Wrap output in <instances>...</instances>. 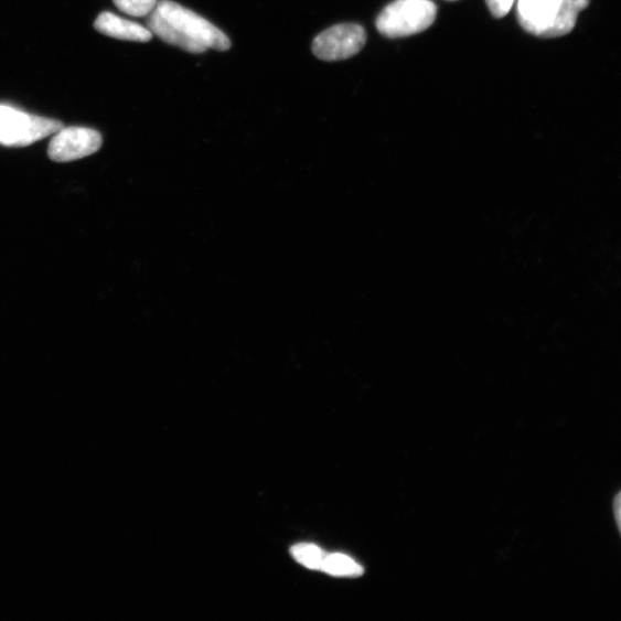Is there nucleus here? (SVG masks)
I'll use <instances>...</instances> for the list:
<instances>
[{
  "label": "nucleus",
  "instance_id": "1",
  "mask_svg": "<svg viewBox=\"0 0 621 621\" xmlns=\"http://www.w3.org/2000/svg\"><path fill=\"white\" fill-rule=\"evenodd\" d=\"M148 29L168 44L200 55L210 49L227 51L231 40L213 23L172 0H161L148 17Z\"/></svg>",
  "mask_w": 621,
  "mask_h": 621
},
{
  "label": "nucleus",
  "instance_id": "2",
  "mask_svg": "<svg viewBox=\"0 0 621 621\" xmlns=\"http://www.w3.org/2000/svg\"><path fill=\"white\" fill-rule=\"evenodd\" d=\"M437 13L430 0H395L376 19V29L388 39L408 38L428 30Z\"/></svg>",
  "mask_w": 621,
  "mask_h": 621
},
{
  "label": "nucleus",
  "instance_id": "3",
  "mask_svg": "<svg viewBox=\"0 0 621 621\" xmlns=\"http://www.w3.org/2000/svg\"><path fill=\"white\" fill-rule=\"evenodd\" d=\"M64 125L58 120L33 116L0 105V144L11 148L32 146L60 131Z\"/></svg>",
  "mask_w": 621,
  "mask_h": 621
},
{
  "label": "nucleus",
  "instance_id": "4",
  "mask_svg": "<svg viewBox=\"0 0 621 621\" xmlns=\"http://www.w3.org/2000/svg\"><path fill=\"white\" fill-rule=\"evenodd\" d=\"M366 43L361 24L342 23L319 34L312 44L313 55L323 62H340L354 57Z\"/></svg>",
  "mask_w": 621,
  "mask_h": 621
},
{
  "label": "nucleus",
  "instance_id": "5",
  "mask_svg": "<svg viewBox=\"0 0 621 621\" xmlns=\"http://www.w3.org/2000/svg\"><path fill=\"white\" fill-rule=\"evenodd\" d=\"M101 144V135L95 129L63 127L51 140L47 154L56 163H69L96 153Z\"/></svg>",
  "mask_w": 621,
  "mask_h": 621
},
{
  "label": "nucleus",
  "instance_id": "6",
  "mask_svg": "<svg viewBox=\"0 0 621 621\" xmlns=\"http://www.w3.org/2000/svg\"><path fill=\"white\" fill-rule=\"evenodd\" d=\"M560 3L561 0H520V23L526 32L543 38Z\"/></svg>",
  "mask_w": 621,
  "mask_h": 621
},
{
  "label": "nucleus",
  "instance_id": "7",
  "mask_svg": "<svg viewBox=\"0 0 621 621\" xmlns=\"http://www.w3.org/2000/svg\"><path fill=\"white\" fill-rule=\"evenodd\" d=\"M95 30L103 35L131 42L147 43L153 36L147 26L111 12H103L98 15L95 21Z\"/></svg>",
  "mask_w": 621,
  "mask_h": 621
},
{
  "label": "nucleus",
  "instance_id": "8",
  "mask_svg": "<svg viewBox=\"0 0 621 621\" xmlns=\"http://www.w3.org/2000/svg\"><path fill=\"white\" fill-rule=\"evenodd\" d=\"M589 6V0H561V3L544 34V39H556L574 31L578 15Z\"/></svg>",
  "mask_w": 621,
  "mask_h": 621
},
{
  "label": "nucleus",
  "instance_id": "9",
  "mask_svg": "<svg viewBox=\"0 0 621 621\" xmlns=\"http://www.w3.org/2000/svg\"><path fill=\"white\" fill-rule=\"evenodd\" d=\"M321 571L338 577H360L364 572L360 564L340 554L326 555Z\"/></svg>",
  "mask_w": 621,
  "mask_h": 621
},
{
  "label": "nucleus",
  "instance_id": "10",
  "mask_svg": "<svg viewBox=\"0 0 621 621\" xmlns=\"http://www.w3.org/2000/svg\"><path fill=\"white\" fill-rule=\"evenodd\" d=\"M292 557L312 570H320L326 554L313 545H297L291 548Z\"/></svg>",
  "mask_w": 621,
  "mask_h": 621
},
{
  "label": "nucleus",
  "instance_id": "11",
  "mask_svg": "<svg viewBox=\"0 0 621 621\" xmlns=\"http://www.w3.org/2000/svg\"><path fill=\"white\" fill-rule=\"evenodd\" d=\"M115 6L125 14L135 18L149 17L158 4V0H114Z\"/></svg>",
  "mask_w": 621,
  "mask_h": 621
},
{
  "label": "nucleus",
  "instance_id": "12",
  "mask_svg": "<svg viewBox=\"0 0 621 621\" xmlns=\"http://www.w3.org/2000/svg\"><path fill=\"white\" fill-rule=\"evenodd\" d=\"M495 18H503L511 11L515 0H485Z\"/></svg>",
  "mask_w": 621,
  "mask_h": 621
},
{
  "label": "nucleus",
  "instance_id": "13",
  "mask_svg": "<svg viewBox=\"0 0 621 621\" xmlns=\"http://www.w3.org/2000/svg\"><path fill=\"white\" fill-rule=\"evenodd\" d=\"M614 515H615L617 524L621 532V493L617 496L614 502Z\"/></svg>",
  "mask_w": 621,
  "mask_h": 621
},
{
  "label": "nucleus",
  "instance_id": "14",
  "mask_svg": "<svg viewBox=\"0 0 621 621\" xmlns=\"http://www.w3.org/2000/svg\"><path fill=\"white\" fill-rule=\"evenodd\" d=\"M450 2H453V0H450Z\"/></svg>",
  "mask_w": 621,
  "mask_h": 621
}]
</instances>
